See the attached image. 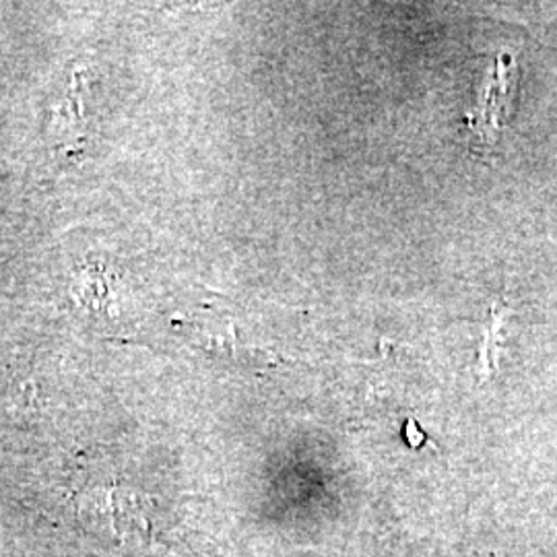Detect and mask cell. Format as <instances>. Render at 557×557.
Returning a JSON list of instances; mask_svg holds the SVG:
<instances>
[{"mask_svg": "<svg viewBox=\"0 0 557 557\" xmlns=\"http://www.w3.org/2000/svg\"><path fill=\"white\" fill-rule=\"evenodd\" d=\"M81 515L98 535L116 543L143 537L149 522L137 496L116 485H101L91 490L81 502Z\"/></svg>", "mask_w": 557, "mask_h": 557, "instance_id": "obj_1", "label": "cell"}, {"mask_svg": "<svg viewBox=\"0 0 557 557\" xmlns=\"http://www.w3.org/2000/svg\"><path fill=\"white\" fill-rule=\"evenodd\" d=\"M498 77L490 81L483 89V94L479 96V116L471 126L478 128L479 137H483L485 143H492L494 133L498 131L499 112H502V101L508 96V81L504 73V62L499 60Z\"/></svg>", "mask_w": 557, "mask_h": 557, "instance_id": "obj_2", "label": "cell"}]
</instances>
